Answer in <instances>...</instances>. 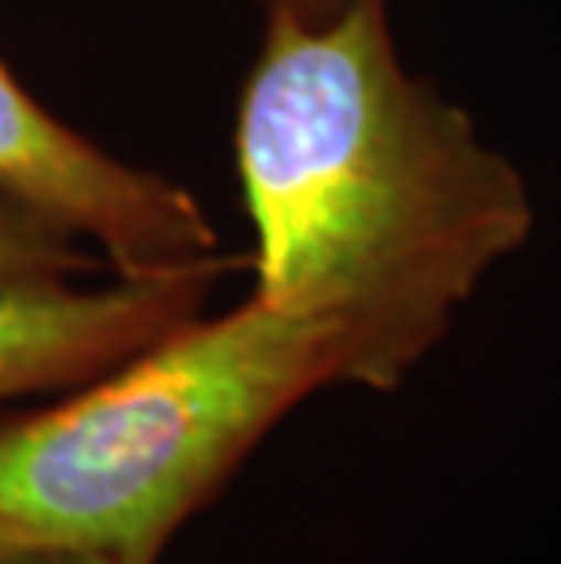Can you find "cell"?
Segmentation results:
<instances>
[{
  "instance_id": "1",
  "label": "cell",
  "mask_w": 561,
  "mask_h": 564,
  "mask_svg": "<svg viewBox=\"0 0 561 564\" xmlns=\"http://www.w3.org/2000/svg\"><path fill=\"white\" fill-rule=\"evenodd\" d=\"M234 142L252 295L343 321L368 390L404 382L532 234L521 172L404 69L387 0H343L328 19L270 8Z\"/></svg>"
},
{
  "instance_id": "2",
  "label": "cell",
  "mask_w": 561,
  "mask_h": 564,
  "mask_svg": "<svg viewBox=\"0 0 561 564\" xmlns=\"http://www.w3.org/2000/svg\"><path fill=\"white\" fill-rule=\"evenodd\" d=\"M368 387L343 321L248 295L0 423V557L74 550L158 564L245 455L310 393Z\"/></svg>"
},
{
  "instance_id": "3",
  "label": "cell",
  "mask_w": 561,
  "mask_h": 564,
  "mask_svg": "<svg viewBox=\"0 0 561 564\" xmlns=\"http://www.w3.org/2000/svg\"><path fill=\"white\" fill-rule=\"evenodd\" d=\"M0 200L58 234L88 237L121 278L219 256L197 200L52 117L0 63Z\"/></svg>"
},
{
  "instance_id": "4",
  "label": "cell",
  "mask_w": 561,
  "mask_h": 564,
  "mask_svg": "<svg viewBox=\"0 0 561 564\" xmlns=\"http://www.w3.org/2000/svg\"><path fill=\"white\" fill-rule=\"evenodd\" d=\"M230 270L212 256L150 278H121L114 288H41L0 299V404L74 390L80 382L150 350L208 303Z\"/></svg>"
},
{
  "instance_id": "5",
  "label": "cell",
  "mask_w": 561,
  "mask_h": 564,
  "mask_svg": "<svg viewBox=\"0 0 561 564\" xmlns=\"http://www.w3.org/2000/svg\"><path fill=\"white\" fill-rule=\"evenodd\" d=\"M85 270V256L66 245V234L0 200V299L41 288H63Z\"/></svg>"
},
{
  "instance_id": "6",
  "label": "cell",
  "mask_w": 561,
  "mask_h": 564,
  "mask_svg": "<svg viewBox=\"0 0 561 564\" xmlns=\"http://www.w3.org/2000/svg\"><path fill=\"white\" fill-rule=\"evenodd\" d=\"M0 564H114L95 554H74V550H22V554H4Z\"/></svg>"
},
{
  "instance_id": "7",
  "label": "cell",
  "mask_w": 561,
  "mask_h": 564,
  "mask_svg": "<svg viewBox=\"0 0 561 564\" xmlns=\"http://www.w3.org/2000/svg\"><path fill=\"white\" fill-rule=\"evenodd\" d=\"M343 0H267V8H284V11H295L303 19H328Z\"/></svg>"
}]
</instances>
